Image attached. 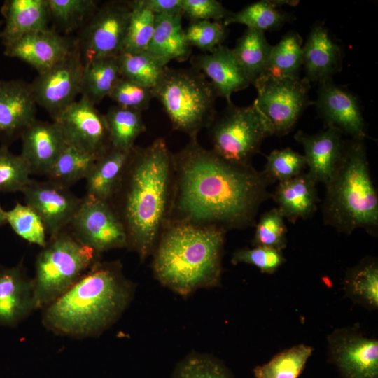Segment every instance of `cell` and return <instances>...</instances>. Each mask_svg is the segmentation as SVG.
Here are the masks:
<instances>
[{
  "label": "cell",
  "mask_w": 378,
  "mask_h": 378,
  "mask_svg": "<svg viewBox=\"0 0 378 378\" xmlns=\"http://www.w3.org/2000/svg\"><path fill=\"white\" fill-rule=\"evenodd\" d=\"M307 167L304 156L290 148L274 150L267 156L262 171L270 183L289 180Z\"/></svg>",
  "instance_id": "cell-42"
},
{
  "label": "cell",
  "mask_w": 378,
  "mask_h": 378,
  "mask_svg": "<svg viewBox=\"0 0 378 378\" xmlns=\"http://www.w3.org/2000/svg\"><path fill=\"white\" fill-rule=\"evenodd\" d=\"M108 97L117 106L141 112L148 109L151 100L155 98L152 88L123 77L117 81Z\"/></svg>",
  "instance_id": "cell-45"
},
{
  "label": "cell",
  "mask_w": 378,
  "mask_h": 378,
  "mask_svg": "<svg viewBox=\"0 0 378 378\" xmlns=\"http://www.w3.org/2000/svg\"><path fill=\"white\" fill-rule=\"evenodd\" d=\"M98 158L66 144L46 176L47 180L69 188L86 178Z\"/></svg>",
  "instance_id": "cell-31"
},
{
  "label": "cell",
  "mask_w": 378,
  "mask_h": 378,
  "mask_svg": "<svg viewBox=\"0 0 378 378\" xmlns=\"http://www.w3.org/2000/svg\"><path fill=\"white\" fill-rule=\"evenodd\" d=\"M284 218L275 207L261 215L255 225L253 246H265L282 251L286 246L287 227Z\"/></svg>",
  "instance_id": "cell-43"
},
{
  "label": "cell",
  "mask_w": 378,
  "mask_h": 378,
  "mask_svg": "<svg viewBox=\"0 0 378 378\" xmlns=\"http://www.w3.org/2000/svg\"><path fill=\"white\" fill-rule=\"evenodd\" d=\"M67 227L79 241L100 255L127 248L125 228L108 202L85 195Z\"/></svg>",
  "instance_id": "cell-11"
},
{
  "label": "cell",
  "mask_w": 378,
  "mask_h": 378,
  "mask_svg": "<svg viewBox=\"0 0 378 378\" xmlns=\"http://www.w3.org/2000/svg\"><path fill=\"white\" fill-rule=\"evenodd\" d=\"M31 172L20 155L0 146V192H22L31 181Z\"/></svg>",
  "instance_id": "cell-41"
},
{
  "label": "cell",
  "mask_w": 378,
  "mask_h": 378,
  "mask_svg": "<svg viewBox=\"0 0 378 378\" xmlns=\"http://www.w3.org/2000/svg\"><path fill=\"white\" fill-rule=\"evenodd\" d=\"M170 378H234L231 370L216 356L192 351L174 366Z\"/></svg>",
  "instance_id": "cell-37"
},
{
  "label": "cell",
  "mask_w": 378,
  "mask_h": 378,
  "mask_svg": "<svg viewBox=\"0 0 378 378\" xmlns=\"http://www.w3.org/2000/svg\"><path fill=\"white\" fill-rule=\"evenodd\" d=\"M131 11L132 1H108L97 7L76 41L84 62L122 52Z\"/></svg>",
  "instance_id": "cell-10"
},
{
  "label": "cell",
  "mask_w": 378,
  "mask_h": 378,
  "mask_svg": "<svg viewBox=\"0 0 378 378\" xmlns=\"http://www.w3.org/2000/svg\"><path fill=\"white\" fill-rule=\"evenodd\" d=\"M190 59L191 66L205 76L218 97L224 98L227 104H232L231 96L234 92L251 84L232 49L223 44L211 52L193 55Z\"/></svg>",
  "instance_id": "cell-19"
},
{
  "label": "cell",
  "mask_w": 378,
  "mask_h": 378,
  "mask_svg": "<svg viewBox=\"0 0 378 378\" xmlns=\"http://www.w3.org/2000/svg\"><path fill=\"white\" fill-rule=\"evenodd\" d=\"M153 90L172 128L190 139L197 138L198 133L209 128L217 115L216 91L205 76L192 66H167Z\"/></svg>",
  "instance_id": "cell-6"
},
{
  "label": "cell",
  "mask_w": 378,
  "mask_h": 378,
  "mask_svg": "<svg viewBox=\"0 0 378 378\" xmlns=\"http://www.w3.org/2000/svg\"><path fill=\"white\" fill-rule=\"evenodd\" d=\"M1 12L4 20L0 39L4 46L27 34L49 29L47 0H6Z\"/></svg>",
  "instance_id": "cell-24"
},
{
  "label": "cell",
  "mask_w": 378,
  "mask_h": 378,
  "mask_svg": "<svg viewBox=\"0 0 378 378\" xmlns=\"http://www.w3.org/2000/svg\"><path fill=\"white\" fill-rule=\"evenodd\" d=\"M302 65L305 78L319 83L332 80L341 69L342 50L328 34L326 27L314 24L302 46Z\"/></svg>",
  "instance_id": "cell-23"
},
{
  "label": "cell",
  "mask_w": 378,
  "mask_h": 378,
  "mask_svg": "<svg viewBox=\"0 0 378 378\" xmlns=\"http://www.w3.org/2000/svg\"><path fill=\"white\" fill-rule=\"evenodd\" d=\"M337 130L327 127L314 134L301 130L297 132L294 139L303 148L307 172L316 182L325 186L328 183L341 158L345 140Z\"/></svg>",
  "instance_id": "cell-21"
},
{
  "label": "cell",
  "mask_w": 378,
  "mask_h": 378,
  "mask_svg": "<svg viewBox=\"0 0 378 378\" xmlns=\"http://www.w3.org/2000/svg\"><path fill=\"white\" fill-rule=\"evenodd\" d=\"M120 77L116 57L85 62L81 96L95 106L109 96Z\"/></svg>",
  "instance_id": "cell-30"
},
{
  "label": "cell",
  "mask_w": 378,
  "mask_h": 378,
  "mask_svg": "<svg viewBox=\"0 0 378 378\" xmlns=\"http://www.w3.org/2000/svg\"><path fill=\"white\" fill-rule=\"evenodd\" d=\"M3 24H4V21L0 20V36H1V32Z\"/></svg>",
  "instance_id": "cell-50"
},
{
  "label": "cell",
  "mask_w": 378,
  "mask_h": 378,
  "mask_svg": "<svg viewBox=\"0 0 378 378\" xmlns=\"http://www.w3.org/2000/svg\"><path fill=\"white\" fill-rule=\"evenodd\" d=\"M155 19V14L145 6L143 0L132 1V11L122 52L146 50L153 34Z\"/></svg>",
  "instance_id": "cell-39"
},
{
  "label": "cell",
  "mask_w": 378,
  "mask_h": 378,
  "mask_svg": "<svg viewBox=\"0 0 378 378\" xmlns=\"http://www.w3.org/2000/svg\"><path fill=\"white\" fill-rule=\"evenodd\" d=\"M317 108L327 124L351 139L367 136L365 121L357 98L350 92L328 80L319 83Z\"/></svg>",
  "instance_id": "cell-17"
},
{
  "label": "cell",
  "mask_w": 378,
  "mask_h": 378,
  "mask_svg": "<svg viewBox=\"0 0 378 378\" xmlns=\"http://www.w3.org/2000/svg\"><path fill=\"white\" fill-rule=\"evenodd\" d=\"M143 1L155 14H182L181 0H143Z\"/></svg>",
  "instance_id": "cell-48"
},
{
  "label": "cell",
  "mask_w": 378,
  "mask_h": 378,
  "mask_svg": "<svg viewBox=\"0 0 378 378\" xmlns=\"http://www.w3.org/2000/svg\"><path fill=\"white\" fill-rule=\"evenodd\" d=\"M344 284L354 300L370 309H377L378 265L374 258H365L349 270Z\"/></svg>",
  "instance_id": "cell-34"
},
{
  "label": "cell",
  "mask_w": 378,
  "mask_h": 378,
  "mask_svg": "<svg viewBox=\"0 0 378 378\" xmlns=\"http://www.w3.org/2000/svg\"><path fill=\"white\" fill-rule=\"evenodd\" d=\"M26 204L42 219L49 237L66 228L76 214L82 198L69 188L50 181L31 179L22 192Z\"/></svg>",
  "instance_id": "cell-15"
},
{
  "label": "cell",
  "mask_w": 378,
  "mask_h": 378,
  "mask_svg": "<svg viewBox=\"0 0 378 378\" xmlns=\"http://www.w3.org/2000/svg\"><path fill=\"white\" fill-rule=\"evenodd\" d=\"M272 49L264 32L248 29L237 41L232 51L251 84L264 76Z\"/></svg>",
  "instance_id": "cell-28"
},
{
  "label": "cell",
  "mask_w": 378,
  "mask_h": 378,
  "mask_svg": "<svg viewBox=\"0 0 378 378\" xmlns=\"http://www.w3.org/2000/svg\"><path fill=\"white\" fill-rule=\"evenodd\" d=\"M253 85L257 97L253 104L264 118L270 136L288 133L310 104V82L305 77L279 79L262 76Z\"/></svg>",
  "instance_id": "cell-9"
},
{
  "label": "cell",
  "mask_w": 378,
  "mask_h": 378,
  "mask_svg": "<svg viewBox=\"0 0 378 378\" xmlns=\"http://www.w3.org/2000/svg\"><path fill=\"white\" fill-rule=\"evenodd\" d=\"M36 310L33 279L22 263L0 265V324L15 326Z\"/></svg>",
  "instance_id": "cell-20"
},
{
  "label": "cell",
  "mask_w": 378,
  "mask_h": 378,
  "mask_svg": "<svg viewBox=\"0 0 378 378\" xmlns=\"http://www.w3.org/2000/svg\"><path fill=\"white\" fill-rule=\"evenodd\" d=\"M183 16L190 21L223 22L232 13L216 0H181Z\"/></svg>",
  "instance_id": "cell-47"
},
{
  "label": "cell",
  "mask_w": 378,
  "mask_h": 378,
  "mask_svg": "<svg viewBox=\"0 0 378 378\" xmlns=\"http://www.w3.org/2000/svg\"><path fill=\"white\" fill-rule=\"evenodd\" d=\"M364 141H345L341 158L325 186L324 223L346 234L362 228L375 235L378 230V196Z\"/></svg>",
  "instance_id": "cell-5"
},
{
  "label": "cell",
  "mask_w": 378,
  "mask_h": 378,
  "mask_svg": "<svg viewBox=\"0 0 378 378\" xmlns=\"http://www.w3.org/2000/svg\"><path fill=\"white\" fill-rule=\"evenodd\" d=\"M66 144L100 156L111 148L105 115L81 96L52 118Z\"/></svg>",
  "instance_id": "cell-13"
},
{
  "label": "cell",
  "mask_w": 378,
  "mask_h": 378,
  "mask_svg": "<svg viewBox=\"0 0 378 378\" xmlns=\"http://www.w3.org/2000/svg\"><path fill=\"white\" fill-rule=\"evenodd\" d=\"M211 150L222 158L239 164H251L263 140L270 136L262 116L253 104H227L209 127Z\"/></svg>",
  "instance_id": "cell-8"
},
{
  "label": "cell",
  "mask_w": 378,
  "mask_h": 378,
  "mask_svg": "<svg viewBox=\"0 0 378 378\" xmlns=\"http://www.w3.org/2000/svg\"><path fill=\"white\" fill-rule=\"evenodd\" d=\"M50 19L64 33L83 27L98 7L94 0H47Z\"/></svg>",
  "instance_id": "cell-38"
},
{
  "label": "cell",
  "mask_w": 378,
  "mask_h": 378,
  "mask_svg": "<svg viewBox=\"0 0 378 378\" xmlns=\"http://www.w3.org/2000/svg\"><path fill=\"white\" fill-rule=\"evenodd\" d=\"M285 262L281 251L265 246L244 248L234 251L232 255L233 265L244 263L253 265L262 273L272 274Z\"/></svg>",
  "instance_id": "cell-46"
},
{
  "label": "cell",
  "mask_w": 378,
  "mask_h": 378,
  "mask_svg": "<svg viewBox=\"0 0 378 378\" xmlns=\"http://www.w3.org/2000/svg\"><path fill=\"white\" fill-rule=\"evenodd\" d=\"M68 227L49 237L36 257L33 279L36 309H43L66 292L100 260Z\"/></svg>",
  "instance_id": "cell-7"
},
{
  "label": "cell",
  "mask_w": 378,
  "mask_h": 378,
  "mask_svg": "<svg viewBox=\"0 0 378 378\" xmlns=\"http://www.w3.org/2000/svg\"><path fill=\"white\" fill-rule=\"evenodd\" d=\"M36 106L30 83L19 79L0 80L1 145L8 146L36 120Z\"/></svg>",
  "instance_id": "cell-16"
},
{
  "label": "cell",
  "mask_w": 378,
  "mask_h": 378,
  "mask_svg": "<svg viewBox=\"0 0 378 378\" xmlns=\"http://www.w3.org/2000/svg\"><path fill=\"white\" fill-rule=\"evenodd\" d=\"M182 14H155L151 40L146 50L164 66L172 60L183 62L192 53L182 27Z\"/></svg>",
  "instance_id": "cell-25"
},
{
  "label": "cell",
  "mask_w": 378,
  "mask_h": 378,
  "mask_svg": "<svg viewBox=\"0 0 378 378\" xmlns=\"http://www.w3.org/2000/svg\"><path fill=\"white\" fill-rule=\"evenodd\" d=\"M141 113L117 105L108 108L104 115L112 147L125 151L134 148L137 137L146 130Z\"/></svg>",
  "instance_id": "cell-33"
},
{
  "label": "cell",
  "mask_w": 378,
  "mask_h": 378,
  "mask_svg": "<svg viewBox=\"0 0 378 378\" xmlns=\"http://www.w3.org/2000/svg\"><path fill=\"white\" fill-rule=\"evenodd\" d=\"M302 39L297 31L286 34L272 46L264 76L279 79L299 78L302 65Z\"/></svg>",
  "instance_id": "cell-32"
},
{
  "label": "cell",
  "mask_w": 378,
  "mask_h": 378,
  "mask_svg": "<svg viewBox=\"0 0 378 378\" xmlns=\"http://www.w3.org/2000/svg\"><path fill=\"white\" fill-rule=\"evenodd\" d=\"M20 154L27 163L31 174L46 175L66 142L54 122L34 120L22 134Z\"/></svg>",
  "instance_id": "cell-22"
},
{
  "label": "cell",
  "mask_w": 378,
  "mask_h": 378,
  "mask_svg": "<svg viewBox=\"0 0 378 378\" xmlns=\"http://www.w3.org/2000/svg\"><path fill=\"white\" fill-rule=\"evenodd\" d=\"M85 62L76 43L61 61L38 74L30 83L36 104L52 118L76 101L81 93Z\"/></svg>",
  "instance_id": "cell-12"
},
{
  "label": "cell",
  "mask_w": 378,
  "mask_h": 378,
  "mask_svg": "<svg viewBox=\"0 0 378 378\" xmlns=\"http://www.w3.org/2000/svg\"><path fill=\"white\" fill-rule=\"evenodd\" d=\"M132 150L111 146L100 155L85 178V195L108 202L119 184Z\"/></svg>",
  "instance_id": "cell-27"
},
{
  "label": "cell",
  "mask_w": 378,
  "mask_h": 378,
  "mask_svg": "<svg viewBox=\"0 0 378 378\" xmlns=\"http://www.w3.org/2000/svg\"><path fill=\"white\" fill-rule=\"evenodd\" d=\"M184 31L189 46L204 52L222 45L228 31L223 22L208 20L190 21Z\"/></svg>",
  "instance_id": "cell-44"
},
{
  "label": "cell",
  "mask_w": 378,
  "mask_h": 378,
  "mask_svg": "<svg viewBox=\"0 0 378 378\" xmlns=\"http://www.w3.org/2000/svg\"><path fill=\"white\" fill-rule=\"evenodd\" d=\"M173 174V153L164 138L135 146L108 201L125 228L127 248L141 262L152 255L167 220Z\"/></svg>",
  "instance_id": "cell-2"
},
{
  "label": "cell",
  "mask_w": 378,
  "mask_h": 378,
  "mask_svg": "<svg viewBox=\"0 0 378 378\" xmlns=\"http://www.w3.org/2000/svg\"><path fill=\"white\" fill-rule=\"evenodd\" d=\"M173 164L167 222L244 229L255 224L260 205L271 197L262 171L227 161L197 138L173 153Z\"/></svg>",
  "instance_id": "cell-1"
},
{
  "label": "cell",
  "mask_w": 378,
  "mask_h": 378,
  "mask_svg": "<svg viewBox=\"0 0 378 378\" xmlns=\"http://www.w3.org/2000/svg\"><path fill=\"white\" fill-rule=\"evenodd\" d=\"M121 77L153 89L161 79L165 68L146 51L122 52L116 57Z\"/></svg>",
  "instance_id": "cell-36"
},
{
  "label": "cell",
  "mask_w": 378,
  "mask_h": 378,
  "mask_svg": "<svg viewBox=\"0 0 378 378\" xmlns=\"http://www.w3.org/2000/svg\"><path fill=\"white\" fill-rule=\"evenodd\" d=\"M316 182L303 173L279 182L271 197L284 218L291 223L312 216L316 210Z\"/></svg>",
  "instance_id": "cell-26"
},
{
  "label": "cell",
  "mask_w": 378,
  "mask_h": 378,
  "mask_svg": "<svg viewBox=\"0 0 378 378\" xmlns=\"http://www.w3.org/2000/svg\"><path fill=\"white\" fill-rule=\"evenodd\" d=\"M134 293L135 285L125 276L120 261L99 260L43 309L42 322L57 335L97 336L120 318Z\"/></svg>",
  "instance_id": "cell-3"
},
{
  "label": "cell",
  "mask_w": 378,
  "mask_h": 378,
  "mask_svg": "<svg viewBox=\"0 0 378 378\" xmlns=\"http://www.w3.org/2000/svg\"><path fill=\"white\" fill-rule=\"evenodd\" d=\"M329 355L341 378H378V341L353 329L335 330Z\"/></svg>",
  "instance_id": "cell-14"
},
{
  "label": "cell",
  "mask_w": 378,
  "mask_h": 378,
  "mask_svg": "<svg viewBox=\"0 0 378 378\" xmlns=\"http://www.w3.org/2000/svg\"><path fill=\"white\" fill-rule=\"evenodd\" d=\"M313 349L304 344L294 346L279 353L269 362L256 366L255 378H298L302 372Z\"/></svg>",
  "instance_id": "cell-35"
},
{
  "label": "cell",
  "mask_w": 378,
  "mask_h": 378,
  "mask_svg": "<svg viewBox=\"0 0 378 378\" xmlns=\"http://www.w3.org/2000/svg\"><path fill=\"white\" fill-rule=\"evenodd\" d=\"M292 1L262 0L252 3L238 12L232 13L223 23L225 26L234 23L246 26L248 29L262 32L279 28L291 20L290 14L279 10L281 5H292Z\"/></svg>",
  "instance_id": "cell-29"
},
{
  "label": "cell",
  "mask_w": 378,
  "mask_h": 378,
  "mask_svg": "<svg viewBox=\"0 0 378 378\" xmlns=\"http://www.w3.org/2000/svg\"><path fill=\"white\" fill-rule=\"evenodd\" d=\"M226 232L216 227L167 222L151 255L154 278L183 298L218 287Z\"/></svg>",
  "instance_id": "cell-4"
},
{
  "label": "cell",
  "mask_w": 378,
  "mask_h": 378,
  "mask_svg": "<svg viewBox=\"0 0 378 378\" xmlns=\"http://www.w3.org/2000/svg\"><path fill=\"white\" fill-rule=\"evenodd\" d=\"M5 218L6 223L22 239L41 248L46 246L48 239L45 225L31 206L16 202L11 209L5 211Z\"/></svg>",
  "instance_id": "cell-40"
},
{
  "label": "cell",
  "mask_w": 378,
  "mask_h": 378,
  "mask_svg": "<svg viewBox=\"0 0 378 378\" xmlns=\"http://www.w3.org/2000/svg\"><path fill=\"white\" fill-rule=\"evenodd\" d=\"M6 223L5 218V210L0 205V227Z\"/></svg>",
  "instance_id": "cell-49"
},
{
  "label": "cell",
  "mask_w": 378,
  "mask_h": 378,
  "mask_svg": "<svg viewBox=\"0 0 378 378\" xmlns=\"http://www.w3.org/2000/svg\"><path fill=\"white\" fill-rule=\"evenodd\" d=\"M75 43L49 28L27 34L5 46L4 54L27 63L41 74L64 58Z\"/></svg>",
  "instance_id": "cell-18"
}]
</instances>
